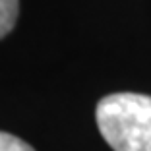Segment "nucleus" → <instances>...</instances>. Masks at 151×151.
<instances>
[{
    "mask_svg": "<svg viewBox=\"0 0 151 151\" xmlns=\"http://www.w3.org/2000/svg\"><path fill=\"white\" fill-rule=\"evenodd\" d=\"M97 126L114 151H151V97L114 93L97 105Z\"/></svg>",
    "mask_w": 151,
    "mask_h": 151,
    "instance_id": "nucleus-1",
    "label": "nucleus"
},
{
    "mask_svg": "<svg viewBox=\"0 0 151 151\" xmlns=\"http://www.w3.org/2000/svg\"><path fill=\"white\" fill-rule=\"evenodd\" d=\"M19 0H0V39L6 37L16 25Z\"/></svg>",
    "mask_w": 151,
    "mask_h": 151,
    "instance_id": "nucleus-2",
    "label": "nucleus"
},
{
    "mask_svg": "<svg viewBox=\"0 0 151 151\" xmlns=\"http://www.w3.org/2000/svg\"><path fill=\"white\" fill-rule=\"evenodd\" d=\"M0 151H35V149L12 134L0 132Z\"/></svg>",
    "mask_w": 151,
    "mask_h": 151,
    "instance_id": "nucleus-3",
    "label": "nucleus"
}]
</instances>
